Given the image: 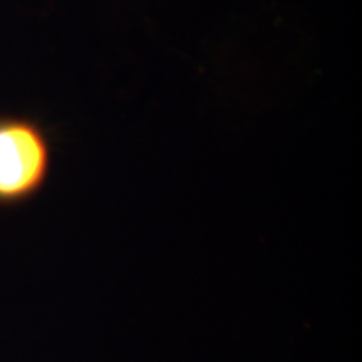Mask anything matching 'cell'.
Instances as JSON below:
<instances>
[{
    "mask_svg": "<svg viewBox=\"0 0 362 362\" xmlns=\"http://www.w3.org/2000/svg\"><path fill=\"white\" fill-rule=\"evenodd\" d=\"M51 170V144L37 124L0 117V205H19L35 197Z\"/></svg>",
    "mask_w": 362,
    "mask_h": 362,
    "instance_id": "6da1fadb",
    "label": "cell"
}]
</instances>
